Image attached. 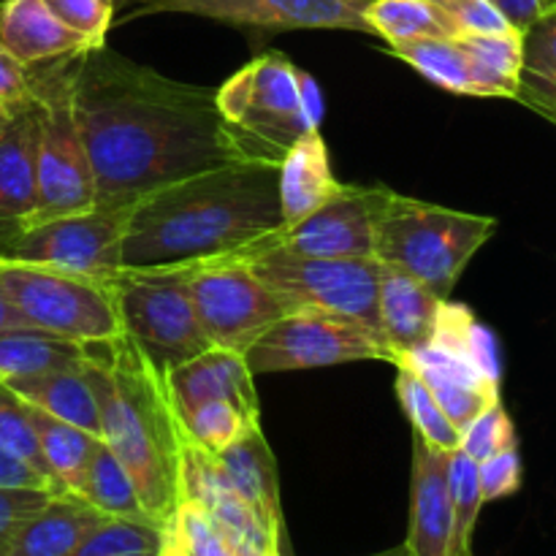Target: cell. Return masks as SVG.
I'll list each match as a JSON object with an SVG mask.
<instances>
[{
  "mask_svg": "<svg viewBox=\"0 0 556 556\" xmlns=\"http://www.w3.org/2000/svg\"><path fill=\"white\" fill-rule=\"evenodd\" d=\"M74 109L96 177V204L141 195L204 172L280 163L226 123L217 90L168 79L103 47L76 54Z\"/></svg>",
  "mask_w": 556,
  "mask_h": 556,
  "instance_id": "cell-1",
  "label": "cell"
},
{
  "mask_svg": "<svg viewBox=\"0 0 556 556\" xmlns=\"http://www.w3.org/2000/svg\"><path fill=\"white\" fill-rule=\"evenodd\" d=\"M282 226L275 163L195 174L136 201L123 269H185L228 258Z\"/></svg>",
  "mask_w": 556,
  "mask_h": 556,
  "instance_id": "cell-2",
  "label": "cell"
},
{
  "mask_svg": "<svg viewBox=\"0 0 556 556\" xmlns=\"http://www.w3.org/2000/svg\"><path fill=\"white\" fill-rule=\"evenodd\" d=\"M85 372L101 418V440L134 481L147 519L166 525L179 505L182 421L166 380L125 334L90 342Z\"/></svg>",
  "mask_w": 556,
  "mask_h": 556,
  "instance_id": "cell-3",
  "label": "cell"
},
{
  "mask_svg": "<svg viewBox=\"0 0 556 556\" xmlns=\"http://www.w3.org/2000/svg\"><path fill=\"white\" fill-rule=\"evenodd\" d=\"M497 231V220L407 199L389 190L375 215L372 258L407 271L448 299L472 255Z\"/></svg>",
  "mask_w": 556,
  "mask_h": 556,
  "instance_id": "cell-4",
  "label": "cell"
},
{
  "mask_svg": "<svg viewBox=\"0 0 556 556\" xmlns=\"http://www.w3.org/2000/svg\"><path fill=\"white\" fill-rule=\"evenodd\" d=\"M74 58L33 68L36 101V212L33 223L96 206V177L74 109Z\"/></svg>",
  "mask_w": 556,
  "mask_h": 556,
  "instance_id": "cell-5",
  "label": "cell"
},
{
  "mask_svg": "<svg viewBox=\"0 0 556 556\" xmlns=\"http://www.w3.org/2000/svg\"><path fill=\"white\" fill-rule=\"evenodd\" d=\"M217 109L226 123L280 163L288 147L309 130H320L324 92L286 54L264 52L217 90Z\"/></svg>",
  "mask_w": 556,
  "mask_h": 556,
  "instance_id": "cell-6",
  "label": "cell"
},
{
  "mask_svg": "<svg viewBox=\"0 0 556 556\" xmlns=\"http://www.w3.org/2000/svg\"><path fill=\"white\" fill-rule=\"evenodd\" d=\"M0 291L30 329L81 345L125 334L114 277L0 258Z\"/></svg>",
  "mask_w": 556,
  "mask_h": 556,
  "instance_id": "cell-7",
  "label": "cell"
},
{
  "mask_svg": "<svg viewBox=\"0 0 556 556\" xmlns=\"http://www.w3.org/2000/svg\"><path fill=\"white\" fill-rule=\"evenodd\" d=\"M396 364H407L429 386L459 432L489 407L503 402L497 342L465 304H454L451 299L443 302L429 345Z\"/></svg>",
  "mask_w": 556,
  "mask_h": 556,
  "instance_id": "cell-8",
  "label": "cell"
},
{
  "mask_svg": "<svg viewBox=\"0 0 556 556\" xmlns=\"http://www.w3.org/2000/svg\"><path fill=\"white\" fill-rule=\"evenodd\" d=\"M123 331L161 378L210 351L185 269H123L114 275Z\"/></svg>",
  "mask_w": 556,
  "mask_h": 556,
  "instance_id": "cell-9",
  "label": "cell"
},
{
  "mask_svg": "<svg viewBox=\"0 0 556 556\" xmlns=\"http://www.w3.org/2000/svg\"><path fill=\"white\" fill-rule=\"evenodd\" d=\"M250 269L293 309H320L345 315L380 331L378 269L372 255L362 258H307L291 253H266L248 261Z\"/></svg>",
  "mask_w": 556,
  "mask_h": 556,
  "instance_id": "cell-10",
  "label": "cell"
},
{
  "mask_svg": "<svg viewBox=\"0 0 556 556\" xmlns=\"http://www.w3.org/2000/svg\"><path fill=\"white\" fill-rule=\"evenodd\" d=\"M253 375L296 372L353 362L394 364L383 334L345 315L293 309L282 315L248 353Z\"/></svg>",
  "mask_w": 556,
  "mask_h": 556,
  "instance_id": "cell-11",
  "label": "cell"
},
{
  "mask_svg": "<svg viewBox=\"0 0 556 556\" xmlns=\"http://www.w3.org/2000/svg\"><path fill=\"white\" fill-rule=\"evenodd\" d=\"M195 315L212 348L248 353L282 315L286 302L239 261L185 266Z\"/></svg>",
  "mask_w": 556,
  "mask_h": 556,
  "instance_id": "cell-12",
  "label": "cell"
},
{
  "mask_svg": "<svg viewBox=\"0 0 556 556\" xmlns=\"http://www.w3.org/2000/svg\"><path fill=\"white\" fill-rule=\"evenodd\" d=\"M134 206L136 201L114 206L96 204L85 212L36 223L22 231L0 258L114 277L123 271V244Z\"/></svg>",
  "mask_w": 556,
  "mask_h": 556,
  "instance_id": "cell-13",
  "label": "cell"
},
{
  "mask_svg": "<svg viewBox=\"0 0 556 556\" xmlns=\"http://www.w3.org/2000/svg\"><path fill=\"white\" fill-rule=\"evenodd\" d=\"M389 188H353L345 185L334 201L320 206L293 226H280L258 242L220 261L261 258L266 253H291L307 258H362L372 255L375 215L383 206Z\"/></svg>",
  "mask_w": 556,
  "mask_h": 556,
  "instance_id": "cell-14",
  "label": "cell"
},
{
  "mask_svg": "<svg viewBox=\"0 0 556 556\" xmlns=\"http://www.w3.org/2000/svg\"><path fill=\"white\" fill-rule=\"evenodd\" d=\"M141 14H190L253 30H353L372 36L369 0H136Z\"/></svg>",
  "mask_w": 556,
  "mask_h": 556,
  "instance_id": "cell-15",
  "label": "cell"
},
{
  "mask_svg": "<svg viewBox=\"0 0 556 556\" xmlns=\"http://www.w3.org/2000/svg\"><path fill=\"white\" fill-rule=\"evenodd\" d=\"M179 500H190L199 508H204L212 519L244 538L255 552L264 556H288V548H282L269 535V530L261 525L248 500L228 481L217 456L201 448L195 440H190L185 429L182 445H179Z\"/></svg>",
  "mask_w": 556,
  "mask_h": 556,
  "instance_id": "cell-16",
  "label": "cell"
},
{
  "mask_svg": "<svg viewBox=\"0 0 556 556\" xmlns=\"http://www.w3.org/2000/svg\"><path fill=\"white\" fill-rule=\"evenodd\" d=\"M36 212V101L0 117V253Z\"/></svg>",
  "mask_w": 556,
  "mask_h": 556,
  "instance_id": "cell-17",
  "label": "cell"
},
{
  "mask_svg": "<svg viewBox=\"0 0 556 556\" xmlns=\"http://www.w3.org/2000/svg\"><path fill=\"white\" fill-rule=\"evenodd\" d=\"M451 451L427 443L413 432V476H410V530L405 546L413 556H451V510L448 489Z\"/></svg>",
  "mask_w": 556,
  "mask_h": 556,
  "instance_id": "cell-18",
  "label": "cell"
},
{
  "mask_svg": "<svg viewBox=\"0 0 556 556\" xmlns=\"http://www.w3.org/2000/svg\"><path fill=\"white\" fill-rule=\"evenodd\" d=\"M166 389L177 416L206 405V402H231L250 416H258V391L253 369L242 353L210 348L201 356L179 364L166 375Z\"/></svg>",
  "mask_w": 556,
  "mask_h": 556,
  "instance_id": "cell-19",
  "label": "cell"
},
{
  "mask_svg": "<svg viewBox=\"0 0 556 556\" xmlns=\"http://www.w3.org/2000/svg\"><path fill=\"white\" fill-rule=\"evenodd\" d=\"M445 299L391 264L378 269V320L394 364L429 345Z\"/></svg>",
  "mask_w": 556,
  "mask_h": 556,
  "instance_id": "cell-20",
  "label": "cell"
},
{
  "mask_svg": "<svg viewBox=\"0 0 556 556\" xmlns=\"http://www.w3.org/2000/svg\"><path fill=\"white\" fill-rule=\"evenodd\" d=\"M0 47L27 68L90 49L85 38L76 36L47 9L43 0H0Z\"/></svg>",
  "mask_w": 556,
  "mask_h": 556,
  "instance_id": "cell-21",
  "label": "cell"
},
{
  "mask_svg": "<svg viewBox=\"0 0 556 556\" xmlns=\"http://www.w3.org/2000/svg\"><path fill=\"white\" fill-rule=\"evenodd\" d=\"M277 182H280L282 226L304 220L345 190V185L331 172L329 150L320 130H309L296 144L288 147L277 166Z\"/></svg>",
  "mask_w": 556,
  "mask_h": 556,
  "instance_id": "cell-22",
  "label": "cell"
},
{
  "mask_svg": "<svg viewBox=\"0 0 556 556\" xmlns=\"http://www.w3.org/2000/svg\"><path fill=\"white\" fill-rule=\"evenodd\" d=\"M220 462L223 472L233 483L239 494L248 500L250 508L261 519V525L269 530V535L286 546V519H282L280 505V478H277V462L266 443L261 427L250 429L244 438L228 445L226 451L215 454Z\"/></svg>",
  "mask_w": 556,
  "mask_h": 556,
  "instance_id": "cell-23",
  "label": "cell"
},
{
  "mask_svg": "<svg viewBox=\"0 0 556 556\" xmlns=\"http://www.w3.org/2000/svg\"><path fill=\"white\" fill-rule=\"evenodd\" d=\"M103 519L101 510L76 494H52L41 510L11 532L0 556H65Z\"/></svg>",
  "mask_w": 556,
  "mask_h": 556,
  "instance_id": "cell-24",
  "label": "cell"
},
{
  "mask_svg": "<svg viewBox=\"0 0 556 556\" xmlns=\"http://www.w3.org/2000/svg\"><path fill=\"white\" fill-rule=\"evenodd\" d=\"M9 386L22 402L60 418L65 424L85 429L92 438H101V418H98L96 394L87 380L85 362L71 367L49 369V372L27 375V378L11 380Z\"/></svg>",
  "mask_w": 556,
  "mask_h": 556,
  "instance_id": "cell-25",
  "label": "cell"
},
{
  "mask_svg": "<svg viewBox=\"0 0 556 556\" xmlns=\"http://www.w3.org/2000/svg\"><path fill=\"white\" fill-rule=\"evenodd\" d=\"M157 556H264L244 538L212 519L190 500H179L172 519L163 525L161 554Z\"/></svg>",
  "mask_w": 556,
  "mask_h": 556,
  "instance_id": "cell-26",
  "label": "cell"
},
{
  "mask_svg": "<svg viewBox=\"0 0 556 556\" xmlns=\"http://www.w3.org/2000/svg\"><path fill=\"white\" fill-rule=\"evenodd\" d=\"M27 416H30L33 432H36L38 448H41L43 462H47L49 476L54 478L60 492L79 494L81 478H85L92 451L101 443V438H92L85 429L60 421V418L49 416V413L38 410L33 405H27Z\"/></svg>",
  "mask_w": 556,
  "mask_h": 556,
  "instance_id": "cell-27",
  "label": "cell"
},
{
  "mask_svg": "<svg viewBox=\"0 0 556 556\" xmlns=\"http://www.w3.org/2000/svg\"><path fill=\"white\" fill-rule=\"evenodd\" d=\"M462 49L470 60V81L476 98H514L521 76V33H483L462 36Z\"/></svg>",
  "mask_w": 556,
  "mask_h": 556,
  "instance_id": "cell-28",
  "label": "cell"
},
{
  "mask_svg": "<svg viewBox=\"0 0 556 556\" xmlns=\"http://www.w3.org/2000/svg\"><path fill=\"white\" fill-rule=\"evenodd\" d=\"M85 356L87 345L49 334V331L27 329V326L3 329L0 331V383L71 367V364L85 362Z\"/></svg>",
  "mask_w": 556,
  "mask_h": 556,
  "instance_id": "cell-29",
  "label": "cell"
},
{
  "mask_svg": "<svg viewBox=\"0 0 556 556\" xmlns=\"http://www.w3.org/2000/svg\"><path fill=\"white\" fill-rule=\"evenodd\" d=\"M516 101L546 119L556 117V9L521 33V76Z\"/></svg>",
  "mask_w": 556,
  "mask_h": 556,
  "instance_id": "cell-30",
  "label": "cell"
},
{
  "mask_svg": "<svg viewBox=\"0 0 556 556\" xmlns=\"http://www.w3.org/2000/svg\"><path fill=\"white\" fill-rule=\"evenodd\" d=\"M367 25L389 47L418 38H456L434 0H369Z\"/></svg>",
  "mask_w": 556,
  "mask_h": 556,
  "instance_id": "cell-31",
  "label": "cell"
},
{
  "mask_svg": "<svg viewBox=\"0 0 556 556\" xmlns=\"http://www.w3.org/2000/svg\"><path fill=\"white\" fill-rule=\"evenodd\" d=\"M76 497L90 503L92 508L101 510L103 516H117V519H147L144 508L139 503L134 481L119 465L117 456L112 454L106 443H98L90 456L85 478H81V489Z\"/></svg>",
  "mask_w": 556,
  "mask_h": 556,
  "instance_id": "cell-32",
  "label": "cell"
},
{
  "mask_svg": "<svg viewBox=\"0 0 556 556\" xmlns=\"http://www.w3.org/2000/svg\"><path fill=\"white\" fill-rule=\"evenodd\" d=\"M389 49L432 85L456 92V96H472L470 60H467L459 38H418V41L394 43Z\"/></svg>",
  "mask_w": 556,
  "mask_h": 556,
  "instance_id": "cell-33",
  "label": "cell"
},
{
  "mask_svg": "<svg viewBox=\"0 0 556 556\" xmlns=\"http://www.w3.org/2000/svg\"><path fill=\"white\" fill-rule=\"evenodd\" d=\"M396 396L410 421L413 432L421 434L427 443L443 451H456L462 443V432L454 427L440 402L429 391V386L413 372L407 364H396Z\"/></svg>",
  "mask_w": 556,
  "mask_h": 556,
  "instance_id": "cell-34",
  "label": "cell"
},
{
  "mask_svg": "<svg viewBox=\"0 0 556 556\" xmlns=\"http://www.w3.org/2000/svg\"><path fill=\"white\" fill-rule=\"evenodd\" d=\"M163 527L150 519L106 516L65 556H157Z\"/></svg>",
  "mask_w": 556,
  "mask_h": 556,
  "instance_id": "cell-35",
  "label": "cell"
},
{
  "mask_svg": "<svg viewBox=\"0 0 556 556\" xmlns=\"http://www.w3.org/2000/svg\"><path fill=\"white\" fill-rule=\"evenodd\" d=\"M448 489L451 510H454L451 556H476L472 554V535H476L478 516L486 503H483L481 481H478V462L470 459L462 448L451 451Z\"/></svg>",
  "mask_w": 556,
  "mask_h": 556,
  "instance_id": "cell-36",
  "label": "cell"
},
{
  "mask_svg": "<svg viewBox=\"0 0 556 556\" xmlns=\"http://www.w3.org/2000/svg\"><path fill=\"white\" fill-rule=\"evenodd\" d=\"M179 421H182L185 434L210 454H220L239 438H244L250 429L261 427V416H250L231 402H206L182 413Z\"/></svg>",
  "mask_w": 556,
  "mask_h": 556,
  "instance_id": "cell-37",
  "label": "cell"
},
{
  "mask_svg": "<svg viewBox=\"0 0 556 556\" xmlns=\"http://www.w3.org/2000/svg\"><path fill=\"white\" fill-rule=\"evenodd\" d=\"M0 448H5L9 454H14L16 459L36 467L41 476H47L49 481L54 483V478L49 476L47 462H43L41 456V448H38L36 432H33L30 416H27V405L3 383H0ZM54 486H58V483H54Z\"/></svg>",
  "mask_w": 556,
  "mask_h": 556,
  "instance_id": "cell-38",
  "label": "cell"
},
{
  "mask_svg": "<svg viewBox=\"0 0 556 556\" xmlns=\"http://www.w3.org/2000/svg\"><path fill=\"white\" fill-rule=\"evenodd\" d=\"M510 445H519V440H516V427L514 421H510L503 402H497V405H492L486 413H481V416L462 432L459 448L465 451L470 459L483 462L489 459V456L500 454V451L510 448Z\"/></svg>",
  "mask_w": 556,
  "mask_h": 556,
  "instance_id": "cell-39",
  "label": "cell"
},
{
  "mask_svg": "<svg viewBox=\"0 0 556 556\" xmlns=\"http://www.w3.org/2000/svg\"><path fill=\"white\" fill-rule=\"evenodd\" d=\"M43 3L65 27L85 38L90 49L106 43V33L117 9L114 0H43Z\"/></svg>",
  "mask_w": 556,
  "mask_h": 556,
  "instance_id": "cell-40",
  "label": "cell"
},
{
  "mask_svg": "<svg viewBox=\"0 0 556 556\" xmlns=\"http://www.w3.org/2000/svg\"><path fill=\"white\" fill-rule=\"evenodd\" d=\"M434 3L443 11L445 20L451 22L456 38L516 30L489 0H434Z\"/></svg>",
  "mask_w": 556,
  "mask_h": 556,
  "instance_id": "cell-41",
  "label": "cell"
},
{
  "mask_svg": "<svg viewBox=\"0 0 556 556\" xmlns=\"http://www.w3.org/2000/svg\"><path fill=\"white\" fill-rule=\"evenodd\" d=\"M478 481H481L483 503H497V500L519 492L521 481H525L519 445H510V448L478 462Z\"/></svg>",
  "mask_w": 556,
  "mask_h": 556,
  "instance_id": "cell-42",
  "label": "cell"
},
{
  "mask_svg": "<svg viewBox=\"0 0 556 556\" xmlns=\"http://www.w3.org/2000/svg\"><path fill=\"white\" fill-rule=\"evenodd\" d=\"M52 494L41 489H0V546L11 538V532L41 510Z\"/></svg>",
  "mask_w": 556,
  "mask_h": 556,
  "instance_id": "cell-43",
  "label": "cell"
},
{
  "mask_svg": "<svg viewBox=\"0 0 556 556\" xmlns=\"http://www.w3.org/2000/svg\"><path fill=\"white\" fill-rule=\"evenodd\" d=\"M33 101V68L0 47V106L20 109Z\"/></svg>",
  "mask_w": 556,
  "mask_h": 556,
  "instance_id": "cell-44",
  "label": "cell"
},
{
  "mask_svg": "<svg viewBox=\"0 0 556 556\" xmlns=\"http://www.w3.org/2000/svg\"><path fill=\"white\" fill-rule=\"evenodd\" d=\"M0 489H41V492L60 494L47 476H41L27 462L16 459L5 448H0Z\"/></svg>",
  "mask_w": 556,
  "mask_h": 556,
  "instance_id": "cell-45",
  "label": "cell"
},
{
  "mask_svg": "<svg viewBox=\"0 0 556 556\" xmlns=\"http://www.w3.org/2000/svg\"><path fill=\"white\" fill-rule=\"evenodd\" d=\"M500 14L508 20L510 27H516L519 33H525L527 27L535 25L541 16H546L548 11L556 9V0H489Z\"/></svg>",
  "mask_w": 556,
  "mask_h": 556,
  "instance_id": "cell-46",
  "label": "cell"
},
{
  "mask_svg": "<svg viewBox=\"0 0 556 556\" xmlns=\"http://www.w3.org/2000/svg\"><path fill=\"white\" fill-rule=\"evenodd\" d=\"M16 326H25V324H22L20 313H16V309L9 304L5 293L0 291V331H3V329H16ZM27 329H30V326H27Z\"/></svg>",
  "mask_w": 556,
  "mask_h": 556,
  "instance_id": "cell-47",
  "label": "cell"
},
{
  "mask_svg": "<svg viewBox=\"0 0 556 556\" xmlns=\"http://www.w3.org/2000/svg\"><path fill=\"white\" fill-rule=\"evenodd\" d=\"M369 556H413V554H410V548H407L405 543H402V546L386 548V552H380V554H369Z\"/></svg>",
  "mask_w": 556,
  "mask_h": 556,
  "instance_id": "cell-48",
  "label": "cell"
},
{
  "mask_svg": "<svg viewBox=\"0 0 556 556\" xmlns=\"http://www.w3.org/2000/svg\"><path fill=\"white\" fill-rule=\"evenodd\" d=\"M11 109H5V106H0V117H5V114H9Z\"/></svg>",
  "mask_w": 556,
  "mask_h": 556,
  "instance_id": "cell-49",
  "label": "cell"
},
{
  "mask_svg": "<svg viewBox=\"0 0 556 556\" xmlns=\"http://www.w3.org/2000/svg\"><path fill=\"white\" fill-rule=\"evenodd\" d=\"M123 3H128V0H114V5H123Z\"/></svg>",
  "mask_w": 556,
  "mask_h": 556,
  "instance_id": "cell-50",
  "label": "cell"
},
{
  "mask_svg": "<svg viewBox=\"0 0 556 556\" xmlns=\"http://www.w3.org/2000/svg\"><path fill=\"white\" fill-rule=\"evenodd\" d=\"M552 123H556V117H554V119H552Z\"/></svg>",
  "mask_w": 556,
  "mask_h": 556,
  "instance_id": "cell-51",
  "label": "cell"
}]
</instances>
